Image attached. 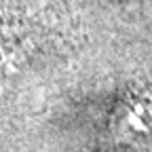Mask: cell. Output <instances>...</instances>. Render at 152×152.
Returning <instances> with one entry per match:
<instances>
[{
  "label": "cell",
  "mask_w": 152,
  "mask_h": 152,
  "mask_svg": "<svg viewBox=\"0 0 152 152\" xmlns=\"http://www.w3.org/2000/svg\"><path fill=\"white\" fill-rule=\"evenodd\" d=\"M152 121V97L146 93L129 97L118 112V131L123 135H142Z\"/></svg>",
  "instance_id": "1"
}]
</instances>
